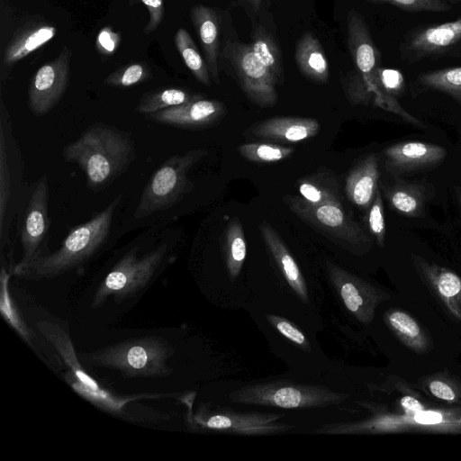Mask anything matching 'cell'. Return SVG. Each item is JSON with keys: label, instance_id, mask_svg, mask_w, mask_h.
I'll list each match as a JSON object with an SVG mask.
<instances>
[{"label": "cell", "instance_id": "6da1fadb", "mask_svg": "<svg viewBox=\"0 0 461 461\" xmlns=\"http://www.w3.org/2000/svg\"><path fill=\"white\" fill-rule=\"evenodd\" d=\"M62 155L81 168L93 191H100L126 171L136 149L130 132L97 122L64 146Z\"/></svg>", "mask_w": 461, "mask_h": 461}, {"label": "cell", "instance_id": "7a4b0ae2", "mask_svg": "<svg viewBox=\"0 0 461 461\" xmlns=\"http://www.w3.org/2000/svg\"><path fill=\"white\" fill-rule=\"evenodd\" d=\"M348 46L356 70L349 72L346 89L353 104H372L386 112L399 115L408 122L421 127V122L408 113L398 99L388 95L382 88L378 69L381 67V54L374 43L368 27L363 17L355 10L348 14Z\"/></svg>", "mask_w": 461, "mask_h": 461}, {"label": "cell", "instance_id": "3957f363", "mask_svg": "<svg viewBox=\"0 0 461 461\" xmlns=\"http://www.w3.org/2000/svg\"><path fill=\"white\" fill-rule=\"evenodd\" d=\"M121 201L122 195L114 198L87 221L73 227L56 251H48L27 266L13 270L14 275L26 280L49 279L70 272L86 263L106 242L113 215Z\"/></svg>", "mask_w": 461, "mask_h": 461}, {"label": "cell", "instance_id": "277c9868", "mask_svg": "<svg viewBox=\"0 0 461 461\" xmlns=\"http://www.w3.org/2000/svg\"><path fill=\"white\" fill-rule=\"evenodd\" d=\"M461 434V407H426L378 411L363 420L323 424L316 434H397L406 432Z\"/></svg>", "mask_w": 461, "mask_h": 461}, {"label": "cell", "instance_id": "5b68a950", "mask_svg": "<svg viewBox=\"0 0 461 461\" xmlns=\"http://www.w3.org/2000/svg\"><path fill=\"white\" fill-rule=\"evenodd\" d=\"M174 355L169 342L158 336L128 339L80 354L88 365L119 371L127 378L164 377L172 373L167 365Z\"/></svg>", "mask_w": 461, "mask_h": 461}, {"label": "cell", "instance_id": "8992f818", "mask_svg": "<svg viewBox=\"0 0 461 461\" xmlns=\"http://www.w3.org/2000/svg\"><path fill=\"white\" fill-rule=\"evenodd\" d=\"M349 395L324 385L273 380L243 385L228 394L230 401L281 409H317L340 404Z\"/></svg>", "mask_w": 461, "mask_h": 461}, {"label": "cell", "instance_id": "52a82bcc", "mask_svg": "<svg viewBox=\"0 0 461 461\" xmlns=\"http://www.w3.org/2000/svg\"><path fill=\"white\" fill-rule=\"evenodd\" d=\"M167 253V243H162L143 254L139 253L137 247L129 250L99 284L91 307H100L108 297H112L119 303L135 295L150 282Z\"/></svg>", "mask_w": 461, "mask_h": 461}, {"label": "cell", "instance_id": "ba28073f", "mask_svg": "<svg viewBox=\"0 0 461 461\" xmlns=\"http://www.w3.org/2000/svg\"><path fill=\"white\" fill-rule=\"evenodd\" d=\"M23 160L7 106L0 100V246L10 243V230L24 192Z\"/></svg>", "mask_w": 461, "mask_h": 461}, {"label": "cell", "instance_id": "9c48e42d", "mask_svg": "<svg viewBox=\"0 0 461 461\" xmlns=\"http://www.w3.org/2000/svg\"><path fill=\"white\" fill-rule=\"evenodd\" d=\"M205 154V150L199 149L167 158L143 189L134 217H147L180 201L191 185L188 172Z\"/></svg>", "mask_w": 461, "mask_h": 461}, {"label": "cell", "instance_id": "30bf717a", "mask_svg": "<svg viewBox=\"0 0 461 461\" xmlns=\"http://www.w3.org/2000/svg\"><path fill=\"white\" fill-rule=\"evenodd\" d=\"M50 187L47 176H41L24 192L17 211V227L23 249L21 260L13 270L22 268L48 252L51 221L49 216Z\"/></svg>", "mask_w": 461, "mask_h": 461}, {"label": "cell", "instance_id": "8fae6325", "mask_svg": "<svg viewBox=\"0 0 461 461\" xmlns=\"http://www.w3.org/2000/svg\"><path fill=\"white\" fill-rule=\"evenodd\" d=\"M285 200L294 214L321 232L342 241L354 253L361 254L369 249L371 240L343 210L339 201L313 204L294 195Z\"/></svg>", "mask_w": 461, "mask_h": 461}, {"label": "cell", "instance_id": "7c38bea8", "mask_svg": "<svg viewBox=\"0 0 461 461\" xmlns=\"http://www.w3.org/2000/svg\"><path fill=\"white\" fill-rule=\"evenodd\" d=\"M285 413L238 411L229 407L201 404L191 416L200 429L239 435H272L291 430L294 425L279 421Z\"/></svg>", "mask_w": 461, "mask_h": 461}, {"label": "cell", "instance_id": "4fadbf2b", "mask_svg": "<svg viewBox=\"0 0 461 461\" xmlns=\"http://www.w3.org/2000/svg\"><path fill=\"white\" fill-rule=\"evenodd\" d=\"M401 60L414 64L427 59L461 55V18L410 30L401 41Z\"/></svg>", "mask_w": 461, "mask_h": 461}, {"label": "cell", "instance_id": "5bb4252c", "mask_svg": "<svg viewBox=\"0 0 461 461\" xmlns=\"http://www.w3.org/2000/svg\"><path fill=\"white\" fill-rule=\"evenodd\" d=\"M330 282L347 310L361 323L370 324L377 307L391 294L331 262L326 263Z\"/></svg>", "mask_w": 461, "mask_h": 461}, {"label": "cell", "instance_id": "9a60e30c", "mask_svg": "<svg viewBox=\"0 0 461 461\" xmlns=\"http://www.w3.org/2000/svg\"><path fill=\"white\" fill-rule=\"evenodd\" d=\"M224 52L235 69L246 95L262 107L273 106L277 101L276 79L255 55L250 44L230 42Z\"/></svg>", "mask_w": 461, "mask_h": 461}, {"label": "cell", "instance_id": "2e32d148", "mask_svg": "<svg viewBox=\"0 0 461 461\" xmlns=\"http://www.w3.org/2000/svg\"><path fill=\"white\" fill-rule=\"evenodd\" d=\"M71 54L65 47L33 75L28 87V106L34 115L48 113L63 96L68 84Z\"/></svg>", "mask_w": 461, "mask_h": 461}, {"label": "cell", "instance_id": "e0dca14e", "mask_svg": "<svg viewBox=\"0 0 461 461\" xmlns=\"http://www.w3.org/2000/svg\"><path fill=\"white\" fill-rule=\"evenodd\" d=\"M411 263L431 294L454 319L461 321V276L420 255H412Z\"/></svg>", "mask_w": 461, "mask_h": 461}, {"label": "cell", "instance_id": "ac0fdd59", "mask_svg": "<svg viewBox=\"0 0 461 461\" xmlns=\"http://www.w3.org/2000/svg\"><path fill=\"white\" fill-rule=\"evenodd\" d=\"M447 155L444 147L419 140L395 143L384 151L385 168L396 176L435 167Z\"/></svg>", "mask_w": 461, "mask_h": 461}, {"label": "cell", "instance_id": "d6986e66", "mask_svg": "<svg viewBox=\"0 0 461 461\" xmlns=\"http://www.w3.org/2000/svg\"><path fill=\"white\" fill-rule=\"evenodd\" d=\"M224 107L217 100L199 98L189 103L145 114L146 120L178 128H200L217 121Z\"/></svg>", "mask_w": 461, "mask_h": 461}, {"label": "cell", "instance_id": "ffe728a7", "mask_svg": "<svg viewBox=\"0 0 461 461\" xmlns=\"http://www.w3.org/2000/svg\"><path fill=\"white\" fill-rule=\"evenodd\" d=\"M434 194V186L423 181L398 178L384 187V197L392 210L409 218L423 216Z\"/></svg>", "mask_w": 461, "mask_h": 461}, {"label": "cell", "instance_id": "44dd1931", "mask_svg": "<svg viewBox=\"0 0 461 461\" xmlns=\"http://www.w3.org/2000/svg\"><path fill=\"white\" fill-rule=\"evenodd\" d=\"M320 124L309 117H272L261 121L249 130V134L281 141L297 142L317 135Z\"/></svg>", "mask_w": 461, "mask_h": 461}, {"label": "cell", "instance_id": "7402d4cb", "mask_svg": "<svg viewBox=\"0 0 461 461\" xmlns=\"http://www.w3.org/2000/svg\"><path fill=\"white\" fill-rule=\"evenodd\" d=\"M259 230L286 283L296 296L303 303H307L309 302V293L306 281L285 244L269 223L266 221L260 223Z\"/></svg>", "mask_w": 461, "mask_h": 461}, {"label": "cell", "instance_id": "603a6c76", "mask_svg": "<svg viewBox=\"0 0 461 461\" xmlns=\"http://www.w3.org/2000/svg\"><path fill=\"white\" fill-rule=\"evenodd\" d=\"M190 15L200 39L211 77L214 83H219L220 16L215 10L203 5L193 6Z\"/></svg>", "mask_w": 461, "mask_h": 461}, {"label": "cell", "instance_id": "cb8c5ba5", "mask_svg": "<svg viewBox=\"0 0 461 461\" xmlns=\"http://www.w3.org/2000/svg\"><path fill=\"white\" fill-rule=\"evenodd\" d=\"M379 159L375 154L365 157L348 175L345 192L356 206L368 209L378 190Z\"/></svg>", "mask_w": 461, "mask_h": 461}, {"label": "cell", "instance_id": "d4e9b609", "mask_svg": "<svg viewBox=\"0 0 461 461\" xmlns=\"http://www.w3.org/2000/svg\"><path fill=\"white\" fill-rule=\"evenodd\" d=\"M384 321L397 339L415 354L428 353L432 348L426 329L409 312L398 308L388 309Z\"/></svg>", "mask_w": 461, "mask_h": 461}, {"label": "cell", "instance_id": "484cf974", "mask_svg": "<svg viewBox=\"0 0 461 461\" xmlns=\"http://www.w3.org/2000/svg\"><path fill=\"white\" fill-rule=\"evenodd\" d=\"M37 328L45 339L52 344L66 366L70 369L69 372L78 381L95 389L101 388L99 384L86 373L81 365L68 331L59 324L49 321H38Z\"/></svg>", "mask_w": 461, "mask_h": 461}, {"label": "cell", "instance_id": "4316f807", "mask_svg": "<svg viewBox=\"0 0 461 461\" xmlns=\"http://www.w3.org/2000/svg\"><path fill=\"white\" fill-rule=\"evenodd\" d=\"M294 57L299 70L306 77L318 83L329 80V62L321 41L313 33L306 32L300 38Z\"/></svg>", "mask_w": 461, "mask_h": 461}, {"label": "cell", "instance_id": "83f0119b", "mask_svg": "<svg viewBox=\"0 0 461 461\" xmlns=\"http://www.w3.org/2000/svg\"><path fill=\"white\" fill-rule=\"evenodd\" d=\"M57 33V28L42 23L26 25L18 30L6 46L3 60L11 66L35 51Z\"/></svg>", "mask_w": 461, "mask_h": 461}, {"label": "cell", "instance_id": "f1b7e54d", "mask_svg": "<svg viewBox=\"0 0 461 461\" xmlns=\"http://www.w3.org/2000/svg\"><path fill=\"white\" fill-rule=\"evenodd\" d=\"M437 91L461 104V67H451L420 74L411 84L413 95Z\"/></svg>", "mask_w": 461, "mask_h": 461}, {"label": "cell", "instance_id": "f546056e", "mask_svg": "<svg viewBox=\"0 0 461 461\" xmlns=\"http://www.w3.org/2000/svg\"><path fill=\"white\" fill-rule=\"evenodd\" d=\"M66 380L70 384L72 389L81 397L100 408L101 410L114 414L122 412L123 407L130 402L142 398L159 397V395L152 394L117 396L111 393L109 391L103 389L102 387L99 389H95L82 384L70 372L66 374Z\"/></svg>", "mask_w": 461, "mask_h": 461}, {"label": "cell", "instance_id": "4dcf8cb0", "mask_svg": "<svg viewBox=\"0 0 461 461\" xmlns=\"http://www.w3.org/2000/svg\"><path fill=\"white\" fill-rule=\"evenodd\" d=\"M419 385L428 396L450 406L461 407V378L447 370L422 377Z\"/></svg>", "mask_w": 461, "mask_h": 461}, {"label": "cell", "instance_id": "1f68e13d", "mask_svg": "<svg viewBox=\"0 0 461 461\" xmlns=\"http://www.w3.org/2000/svg\"><path fill=\"white\" fill-rule=\"evenodd\" d=\"M202 97L201 95L193 94L181 88L158 89L144 94L136 106V111L145 115L178 106Z\"/></svg>", "mask_w": 461, "mask_h": 461}, {"label": "cell", "instance_id": "d6a6232c", "mask_svg": "<svg viewBox=\"0 0 461 461\" xmlns=\"http://www.w3.org/2000/svg\"><path fill=\"white\" fill-rule=\"evenodd\" d=\"M11 274L2 266L0 272V312L5 322L28 344L32 341V330L26 324L16 303L11 296L9 281Z\"/></svg>", "mask_w": 461, "mask_h": 461}, {"label": "cell", "instance_id": "836d02e7", "mask_svg": "<svg viewBox=\"0 0 461 461\" xmlns=\"http://www.w3.org/2000/svg\"><path fill=\"white\" fill-rule=\"evenodd\" d=\"M247 255V246L242 224L232 219L227 228L224 243L225 264L231 280L240 275Z\"/></svg>", "mask_w": 461, "mask_h": 461}, {"label": "cell", "instance_id": "e575fe53", "mask_svg": "<svg viewBox=\"0 0 461 461\" xmlns=\"http://www.w3.org/2000/svg\"><path fill=\"white\" fill-rule=\"evenodd\" d=\"M176 50L193 76L203 85L210 86L212 77L206 61L201 56L189 32L180 28L174 37Z\"/></svg>", "mask_w": 461, "mask_h": 461}, {"label": "cell", "instance_id": "d590c367", "mask_svg": "<svg viewBox=\"0 0 461 461\" xmlns=\"http://www.w3.org/2000/svg\"><path fill=\"white\" fill-rule=\"evenodd\" d=\"M250 45L257 58L269 69L276 82L281 81L284 73L282 57L280 50L272 36L264 29L258 28L255 32Z\"/></svg>", "mask_w": 461, "mask_h": 461}, {"label": "cell", "instance_id": "8d00e7d4", "mask_svg": "<svg viewBox=\"0 0 461 461\" xmlns=\"http://www.w3.org/2000/svg\"><path fill=\"white\" fill-rule=\"evenodd\" d=\"M238 149L242 157L258 163L278 162L294 153L291 147L264 142L244 143L240 145Z\"/></svg>", "mask_w": 461, "mask_h": 461}, {"label": "cell", "instance_id": "74e56055", "mask_svg": "<svg viewBox=\"0 0 461 461\" xmlns=\"http://www.w3.org/2000/svg\"><path fill=\"white\" fill-rule=\"evenodd\" d=\"M151 77L152 74L147 64L135 62L120 67L108 75L104 83L113 87H131Z\"/></svg>", "mask_w": 461, "mask_h": 461}, {"label": "cell", "instance_id": "f35d334b", "mask_svg": "<svg viewBox=\"0 0 461 461\" xmlns=\"http://www.w3.org/2000/svg\"><path fill=\"white\" fill-rule=\"evenodd\" d=\"M371 4H389L409 12H447L461 0H363Z\"/></svg>", "mask_w": 461, "mask_h": 461}, {"label": "cell", "instance_id": "ab89813d", "mask_svg": "<svg viewBox=\"0 0 461 461\" xmlns=\"http://www.w3.org/2000/svg\"><path fill=\"white\" fill-rule=\"evenodd\" d=\"M298 192L305 201L313 204L339 201L337 191L315 179L304 178L298 184Z\"/></svg>", "mask_w": 461, "mask_h": 461}, {"label": "cell", "instance_id": "60d3db41", "mask_svg": "<svg viewBox=\"0 0 461 461\" xmlns=\"http://www.w3.org/2000/svg\"><path fill=\"white\" fill-rule=\"evenodd\" d=\"M266 319L274 329L303 351H312L308 338L293 321L276 314H267Z\"/></svg>", "mask_w": 461, "mask_h": 461}, {"label": "cell", "instance_id": "b9f144b4", "mask_svg": "<svg viewBox=\"0 0 461 461\" xmlns=\"http://www.w3.org/2000/svg\"><path fill=\"white\" fill-rule=\"evenodd\" d=\"M366 222L369 232L374 236L376 243L383 247L385 239V221L382 193L379 188L373 203L368 208Z\"/></svg>", "mask_w": 461, "mask_h": 461}, {"label": "cell", "instance_id": "7bdbcfd3", "mask_svg": "<svg viewBox=\"0 0 461 461\" xmlns=\"http://www.w3.org/2000/svg\"><path fill=\"white\" fill-rule=\"evenodd\" d=\"M379 83L385 93L399 98L405 91V80L398 69L380 67L378 69Z\"/></svg>", "mask_w": 461, "mask_h": 461}, {"label": "cell", "instance_id": "ee69618b", "mask_svg": "<svg viewBox=\"0 0 461 461\" xmlns=\"http://www.w3.org/2000/svg\"><path fill=\"white\" fill-rule=\"evenodd\" d=\"M138 3L147 6L149 18L143 32L147 34L151 33L159 26L163 20L165 14L164 2L163 0H129L131 5Z\"/></svg>", "mask_w": 461, "mask_h": 461}, {"label": "cell", "instance_id": "f6af8a7d", "mask_svg": "<svg viewBox=\"0 0 461 461\" xmlns=\"http://www.w3.org/2000/svg\"><path fill=\"white\" fill-rule=\"evenodd\" d=\"M121 34L114 32L111 27L106 26L98 32L95 48L104 56L113 55L121 43Z\"/></svg>", "mask_w": 461, "mask_h": 461}, {"label": "cell", "instance_id": "bcb514c9", "mask_svg": "<svg viewBox=\"0 0 461 461\" xmlns=\"http://www.w3.org/2000/svg\"><path fill=\"white\" fill-rule=\"evenodd\" d=\"M241 4L242 6L249 7L253 11H258L260 9L263 4V0H232Z\"/></svg>", "mask_w": 461, "mask_h": 461}, {"label": "cell", "instance_id": "7dc6e473", "mask_svg": "<svg viewBox=\"0 0 461 461\" xmlns=\"http://www.w3.org/2000/svg\"><path fill=\"white\" fill-rule=\"evenodd\" d=\"M455 193H456V200L458 202V204L461 208V186H456L455 187Z\"/></svg>", "mask_w": 461, "mask_h": 461}]
</instances>
